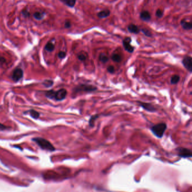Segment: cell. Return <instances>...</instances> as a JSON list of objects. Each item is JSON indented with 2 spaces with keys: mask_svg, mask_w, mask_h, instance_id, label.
Instances as JSON below:
<instances>
[{
  "mask_svg": "<svg viewBox=\"0 0 192 192\" xmlns=\"http://www.w3.org/2000/svg\"><path fill=\"white\" fill-rule=\"evenodd\" d=\"M151 131L154 136L158 138H162L167 129V124L165 123H158L151 127Z\"/></svg>",
  "mask_w": 192,
  "mask_h": 192,
  "instance_id": "cell-1",
  "label": "cell"
},
{
  "mask_svg": "<svg viewBox=\"0 0 192 192\" xmlns=\"http://www.w3.org/2000/svg\"><path fill=\"white\" fill-rule=\"evenodd\" d=\"M33 140L42 149L49 151H54L55 150V148L53 146V145L49 141L44 138L37 137L33 138Z\"/></svg>",
  "mask_w": 192,
  "mask_h": 192,
  "instance_id": "cell-2",
  "label": "cell"
},
{
  "mask_svg": "<svg viewBox=\"0 0 192 192\" xmlns=\"http://www.w3.org/2000/svg\"><path fill=\"white\" fill-rule=\"evenodd\" d=\"M97 90V88L94 85L91 84H80L74 89V93H77L80 92H84V93H90V92H94Z\"/></svg>",
  "mask_w": 192,
  "mask_h": 192,
  "instance_id": "cell-3",
  "label": "cell"
},
{
  "mask_svg": "<svg viewBox=\"0 0 192 192\" xmlns=\"http://www.w3.org/2000/svg\"><path fill=\"white\" fill-rule=\"evenodd\" d=\"M67 95V91L65 89H60L55 91L54 95V99L56 101H62L64 99Z\"/></svg>",
  "mask_w": 192,
  "mask_h": 192,
  "instance_id": "cell-4",
  "label": "cell"
},
{
  "mask_svg": "<svg viewBox=\"0 0 192 192\" xmlns=\"http://www.w3.org/2000/svg\"><path fill=\"white\" fill-rule=\"evenodd\" d=\"M131 38L130 37H126L124 39L122 42L123 46L124 49L129 53H133L134 51V47L131 44Z\"/></svg>",
  "mask_w": 192,
  "mask_h": 192,
  "instance_id": "cell-5",
  "label": "cell"
},
{
  "mask_svg": "<svg viewBox=\"0 0 192 192\" xmlns=\"http://www.w3.org/2000/svg\"><path fill=\"white\" fill-rule=\"evenodd\" d=\"M182 63L188 71H189L190 73L192 72V59L190 56H185L182 60Z\"/></svg>",
  "mask_w": 192,
  "mask_h": 192,
  "instance_id": "cell-6",
  "label": "cell"
},
{
  "mask_svg": "<svg viewBox=\"0 0 192 192\" xmlns=\"http://www.w3.org/2000/svg\"><path fill=\"white\" fill-rule=\"evenodd\" d=\"M138 104L142 108L145 110H147V111L151 112H155L157 111V108H156L152 104H150V103L138 101Z\"/></svg>",
  "mask_w": 192,
  "mask_h": 192,
  "instance_id": "cell-7",
  "label": "cell"
},
{
  "mask_svg": "<svg viewBox=\"0 0 192 192\" xmlns=\"http://www.w3.org/2000/svg\"><path fill=\"white\" fill-rule=\"evenodd\" d=\"M23 76V70L19 69V68H16L14 71V72L12 75V79L16 82L22 79Z\"/></svg>",
  "mask_w": 192,
  "mask_h": 192,
  "instance_id": "cell-8",
  "label": "cell"
},
{
  "mask_svg": "<svg viewBox=\"0 0 192 192\" xmlns=\"http://www.w3.org/2000/svg\"><path fill=\"white\" fill-rule=\"evenodd\" d=\"M179 152V155L181 157H190L191 156V152L189 149L185 148H177Z\"/></svg>",
  "mask_w": 192,
  "mask_h": 192,
  "instance_id": "cell-9",
  "label": "cell"
},
{
  "mask_svg": "<svg viewBox=\"0 0 192 192\" xmlns=\"http://www.w3.org/2000/svg\"><path fill=\"white\" fill-rule=\"evenodd\" d=\"M180 24L184 30H189L192 29V24L190 21H188L186 19H183L181 21Z\"/></svg>",
  "mask_w": 192,
  "mask_h": 192,
  "instance_id": "cell-10",
  "label": "cell"
},
{
  "mask_svg": "<svg viewBox=\"0 0 192 192\" xmlns=\"http://www.w3.org/2000/svg\"><path fill=\"white\" fill-rule=\"evenodd\" d=\"M127 30L130 33L134 34H138L140 33V29L139 27L134 24H131L127 27Z\"/></svg>",
  "mask_w": 192,
  "mask_h": 192,
  "instance_id": "cell-11",
  "label": "cell"
},
{
  "mask_svg": "<svg viewBox=\"0 0 192 192\" xmlns=\"http://www.w3.org/2000/svg\"><path fill=\"white\" fill-rule=\"evenodd\" d=\"M140 19L144 21H149L151 19V15L148 11H143L140 13Z\"/></svg>",
  "mask_w": 192,
  "mask_h": 192,
  "instance_id": "cell-12",
  "label": "cell"
},
{
  "mask_svg": "<svg viewBox=\"0 0 192 192\" xmlns=\"http://www.w3.org/2000/svg\"><path fill=\"white\" fill-rule=\"evenodd\" d=\"M110 15H111V11H110V10L108 9H105L99 12L97 14V16L99 18L104 19L108 17L109 16H110Z\"/></svg>",
  "mask_w": 192,
  "mask_h": 192,
  "instance_id": "cell-13",
  "label": "cell"
},
{
  "mask_svg": "<svg viewBox=\"0 0 192 192\" xmlns=\"http://www.w3.org/2000/svg\"><path fill=\"white\" fill-rule=\"evenodd\" d=\"M33 16L35 19L37 20H41L45 18V17L46 16V13L42 11H37L33 14Z\"/></svg>",
  "mask_w": 192,
  "mask_h": 192,
  "instance_id": "cell-14",
  "label": "cell"
},
{
  "mask_svg": "<svg viewBox=\"0 0 192 192\" xmlns=\"http://www.w3.org/2000/svg\"><path fill=\"white\" fill-rule=\"evenodd\" d=\"M60 1L69 8H73L76 5L77 0H60Z\"/></svg>",
  "mask_w": 192,
  "mask_h": 192,
  "instance_id": "cell-15",
  "label": "cell"
},
{
  "mask_svg": "<svg viewBox=\"0 0 192 192\" xmlns=\"http://www.w3.org/2000/svg\"><path fill=\"white\" fill-rule=\"evenodd\" d=\"M100 115L99 114H96L94 115H92L89 119V121H88V124H89V126L91 127H94L95 126V121L97 120V119H98Z\"/></svg>",
  "mask_w": 192,
  "mask_h": 192,
  "instance_id": "cell-16",
  "label": "cell"
},
{
  "mask_svg": "<svg viewBox=\"0 0 192 192\" xmlns=\"http://www.w3.org/2000/svg\"><path fill=\"white\" fill-rule=\"evenodd\" d=\"M111 59L114 62H116L117 63L120 62L122 61V59L121 55L118 54V53H113V54L112 55Z\"/></svg>",
  "mask_w": 192,
  "mask_h": 192,
  "instance_id": "cell-17",
  "label": "cell"
},
{
  "mask_svg": "<svg viewBox=\"0 0 192 192\" xmlns=\"http://www.w3.org/2000/svg\"><path fill=\"white\" fill-rule=\"evenodd\" d=\"M99 60H100L102 63H105L109 61V57L107 55L105 54V53H100V56H99Z\"/></svg>",
  "mask_w": 192,
  "mask_h": 192,
  "instance_id": "cell-18",
  "label": "cell"
},
{
  "mask_svg": "<svg viewBox=\"0 0 192 192\" xmlns=\"http://www.w3.org/2000/svg\"><path fill=\"white\" fill-rule=\"evenodd\" d=\"M180 79V77L178 75H174L170 80V83L171 84H176L179 82Z\"/></svg>",
  "mask_w": 192,
  "mask_h": 192,
  "instance_id": "cell-19",
  "label": "cell"
},
{
  "mask_svg": "<svg viewBox=\"0 0 192 192\" xmlns=\"http://www.w3.org/2000/svg\"><path fill=\"white\" fill-rule=\"evenodd\" d=\"M54 48H55V46L51 42H49L45 46V49L46 51H49V52H51L52 51H54Z\"/></svg>",
  "mask_w": 192,
  "mask_h": 192,
  "instance_id": "cell-20",
  "label": "cell"
},
{
  "mask_svg": "<svg viewBox=\"0 0 192 192\" xmlns=\"http://www.w3.org/2000/svg\"><path fill=\"white\" fill-rule=\"evenodd\" d=\"M29 112L30 113L31 116L35 119H37L39 117H40V113H39V112H38L36 111H35V110H31L30 111H29Z\"/></svg>",
  "mask_w": 192,
  "mask_h": 192,
  "instance_id": "cell-21",
  "label": "cell"
},
{
  "mask_svg": "<svg viewBox=\"0 0 192 192\" xmlns=\"http://www.w3.org/2000/svg\"><path fill=\"white\" fill-rule=\"evenodd\" d=\"M77 57H78V59H79L80 61H85V60H86L87 59L86 55H85L83 53H79V54L78 55Z\"/></svg>",
  "mask_w": 192,
  "mask_h": 192,
  "instance_id": "cell-22",
  "label": "cell"
},
{
  "mask_svg": "<svg viewBox=\"0 0 192 192\" xmlns=\"http://www.w3.org/2000/svg\"><path fill=\"white\" fill-rule=\"evenodd\" d=\"M140 31H141L142 32H143V33H144V34L146 35V36H147L148 37H152L151 32L149 31V30H148L147 29H142L140 30Z\"/></svg>",
  "mask_w": 192,
  "mask_h": 192,
  "instance_id": "cell-23",
  "label": "cell"
},
{
  "mask_svg": "<svg viewBox=\"0 0 192 192\" xmlns=\"http://www.w3.org/2000/svg\"><path fill=\"white\" fill-rule=\"evenodd\" d=\"M21 13H22L23 16L25 17H29L30 16V12L26 9L23 10L22 11V12H21Z\"/></svg>",
  "mask_w": 192,
  "mask_h": 192,
  "instance_id": "cell-24",
  "label": "cell"
},
{
  "mask_svg": "<svg viewBox=\"0 0 192 192\" xmlns=\"http://www.w3.org/2000/svg\"><path fill=\"white\" fill-rule=\"evenodd\" d=\"M155 15L157 17H159V18H161L163 15V12L161 9H158L157 11H156Z\"/></svg>",
  "mask_w": 192,
  "mask_h": 192,
  "instance_id": "cell-25",
  "label": "cell"
},
{
  "mask_svg": "<svg viewBox=\"0 0 192 192\" xmlns=\"http://www.w3.org/2000/svg\"><path fill=\"white\" fill-rule=\"evenodd\" d=\"M43 84L45 86L47 87H49L51 86V85L53 84V81L51 80H45L43 83Z\"/></svg>",
  "mask_w": 192,
  "mask_h": 192,
  "instance_id": "cell-26",
  "label": "cell"
},
{
  "mask_svg": "<svg viewBox=\"0 0 192 192\" xmlns=\"http://www.w3.org/2000/svg\"><path fill=\"white\" fill-rule=\"evenodd\" d=\"M107 71L108 72L111 73V74H113L115 72V67H114L112 65H111V66H109L108 67H107Z\"/></svg>",
  "mask_w": 192,
  "mask_h": 192,
  "instance_id": "cell-27",
  "label": "cell"
},
{
  "mask_svg": "<svg viewBox=\"0 0 192 192\" xmlns=\"http://www.w3.org/2000/svg\"><path fill=\"white\" fill-rule=\"evenodd\" d=\"M58 56L60 59L65 58L66 56V53L64 51H60L58 53Z\"/></svg>",
  "mask_w": 192,
  "mask_h": 192,
  "instance_id": "cell-28",
  "label": "cell"
},
{
  "mask_svg": "<svg viewBox=\"0 0 192 192\" xmlns=\"http://www.w3.org/2000/svg\"><path fill=\"white\" fill-rule=\"evenodd\" d=\"M71 25H71V23L69 21H66L64 23V27L65 28H67V29H68V28H70L71 27Z\"/></svg>",
  "mask_w": 192,
  "mask_h": 192,
  "instance_id": "cell-29",
  "label": "cell"
},
{
  "mask_svg": "<svg viewBox=\"0 0 192 192\" xmlns=\"http://www.w3.org/2000/svg\"><path fill=\"white\" fill-rule=\"evenodd\" d=\"M7 129V127L2 124L0 123V130H3Z\"/></svg>",
  "mask_w": 192,
  "mask_h": 192,
  "instance_id": "cell-30",
  "label": "cell"
}]
</instances>
